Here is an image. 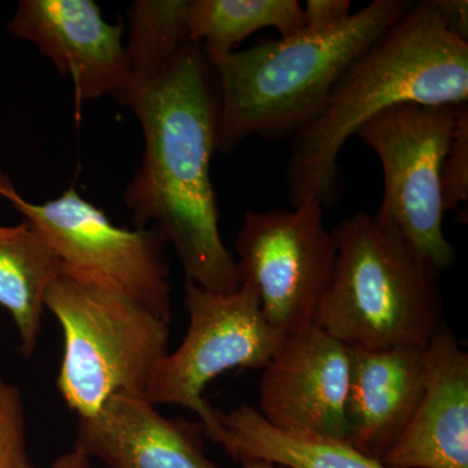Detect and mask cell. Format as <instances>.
<instances>
[{
	"label": "cell",
	"mask_w": 468,
	"mask_h": 468,
	"mask_svg": "<svg viewBox=\"0 0 468 468\" xmlns=\"http://www.w3.org/2000/svg\"><path fill=\"white\" fill-rule=\"evenodd\" d=\"M0 468H33L27 451L23 396L0 378Z\"/></svg>",
	"instance_id": "obj_19"
},
{
	"label": "cell",
	"mask_w": 468,
	"mask_h": 468,
	"mask_svg": "<svg viewBox=\"0 0 468 468\" xmlns=\"http://www.w3.org/2000/svg\"><path fill=\"white\" fill-rule=\"evenodd\" d=\"M349 353L347 442L381 462L401 439L423 396L424 347L349 346Z\"/></svg>",
	"instance_id": "obj_14"
},
{
	"label": "cell",
	"mask_w": 468,
	"mask_h": 468,
	"mask_svg": "<svg viewBox=\"0 0 468 468\" xmlns=\"http://www.w3.org/2000/svg\"><path fill=\"white\" fill-rule=\"evenodd\" d=\"M0 196L50 243L67 273L120 292L171 323L168 241L156 228L116 226L75 187L51 201H27L2 171Z\"/></svg>",
	"instance_id": "obj_6"
},
{
	"label": "cell",
	"mask_w": 468,
	"mask_h": 468,
	"mask_svg": "<svg viewBox=\"0 0 468 468\" xmlns=\"http://www.w3.org/2000/svg\"><path fill=\"white\" fill-rule=\"evenodd\" d=\"M446 27L461 39L468 42L467 0H435Z\"/></svg>",
	"instance_id": "obj_22"
},
{
	"label": "cell",
	"mask_w": 468,
	"mask_h": 468,
	"mask_svg": "<svg viewBox=\"0 0 468 468\" xmlns=\"http://www.w3.org/2000/svg\"><path fill=\"white\" fill-rule=\"evenodd\" d=\"M73 449L107 468H220L203 452L196 428L124 394L111 397L92 417L79 419Z\"/></svg>",
	"instance_id": "obj_13"
},
{
	"label": "cell",
	"mask_w": 468,
	"mask_h": 468,
	"mask_svg": "<svg viewBox=\"0 0 468 468\" xmlns=\"http://www.w3.org/2000/svg\"><path fill=\"white\" fill-rule=\"evenodd\" d=\"M119 101L143 126V160L124 194L135 226L165 234L194 284L236 292L241 277L221 239L211 180L220 98L207 55L187 42L165 76L129 89Z\"/></svg>",
	"instance_id": "obj_1"
},
{
	"label": "cell",
	"mask_w": 468,
	"mask_h": 468,
	"mask_svg": "<svg viewBox=\"0 0 468 468\" xmlns=\"http://www.w3.org/2000/svg\"><path fill=\"white\" fill-rule=\"evenodd\" d=\"M460 106L399 104L356 134L377 154L383 168L384 196L375 215L396 228L439 275L457 260V250L443 233L441 167Z\"/></svg>",
	"instance_id": "obj_7"
},
{
	"label": "cell",
	"mask_w": 468,
	"mask_h": 468,
	"mask_svg": "<svg viewBox=\"0 0 468 468\" xmlns=\"http://www.w3.org/2000/svg\"><path fill=\"white\" fill-rule=\"evenodd\" d=\"M8 32L36 45L70 77L77 109L104 95L120 101L131 86L124 24L107 23L92 0H23Z\"/></svg>",
	"instance_id": "obj_11"
},
{
	"label": "cell",
	"mask_w": 468,
	"mask_h": 468,
	"mask_svg": "<svg viewBox=\"0 0 468 468\" xmlns=\"http://www.w3.org/2000/svg\"><path fill=\"white\" fill-rule=\"evenodd\" d=\"M64 272L50 243L27 221L0 227V306L16 324L24 356L37 349L46 292Z\"/></svg>",
	"instance_id": "obj_16"
},
{
	"label": "cell",
	"mask_w": 468,
	"mask_h": 468,
	"mask_svg": "<svg viewBox=\"0 0 468 468\" xmlns=\"http://www.w3.org/2000/svg\"><path fill=\"white\" fill-rule=\"evenodd\" d=\"M441 197L445 212L468 201V101L458 110L451 147L443 158Z\"/></svg>",
	"instance_id": "obj_20"
},
{
	"label": "cell",
	"mask_w": 468,
	"mask_h": 468,
	"mask_svg": "<svg viewBox=\"0 0 468 468\" xmlns=\"http://www.w3.org/2000/svg\"><path fill=\"white\" fill-rule=\"evenodd\" d=\"M50 468H98L92 463V460L81 452L73 451L63 452L57 460L52 462Z\"/></svg>",
	"instance_id": "obj_23"
},
{
	"label": "cell",
	"mask_w": 468,
	"mask_h": 468,
	"mask_svg": "<svg viewBox=\"0 0 468 468\" xmlns=\"http://www.w3.org/2000/svg\"><path fill=\"white\" fill-rule=\"evenodd\" d=\"M64 335L58 393L79 419L116 394L146 399L168 356L169 323L109 288L64 272L45 297Z\"/></svg>",
	"instance_id": "obj_5"
},
{
	"label": "cell",
	"mask_w": 468,
	"mask_h": 468,
	"mask_svg": "<svg viewBox=\"0 0 468 468\" xmlns=\"http://www.w3.org/2000/svg\"><path fill=\"white\" fill-rule=\"evenodd\" d=\"M349 346L314 324L286 335L263 368L260 414L280 430L347 441Z\"/></svg>",
	"instance_id": "obj_10"
},
{
	"label": "cell",
	"mask_w": 468,
	"mask_h": 468,
	"mask_svg": "<svg viewBox=\"0 0 468 468\" xmlns=\"http://www.w3.org/2000/svg\"><path fill=\"white\" fill-rule=\"evenodd\" d=\"M241 463V468H286L279 466V464L271 463V462L258 460H243Z\"/></svg>",
	"instance_id": "obj_24"
},
{
	"label": "cell",
	"mask_w": 468,
	"mask_h": 468,
	"mask_svg": "<svg viewBox=\"0 0 468 468\" xmlns=\"http://www.w3.org/2000/svg\"><path fill=\"white\" fill-rule=\"evenodd\" d=\"M303 27V5L298 0H190L189 39L207 55L230 54L266 27L289 37Z\"/></svg>",
	"instance_id": "obj_17"
},
{
	"label": "cell",
	"mask_w": 468,
	"mask_h": 468,
	"mask_svg": "<svg viewBox=\"0 0 468 468\" xmlns=\"http://www.w3.org/2000/svg\"><path fill=\"white\" fill-rule=\"evenodd\" d=\"M350 0H307L303 7V29L322 32L341 26L351 16Z\"/></svg>",
	"instance_id": "obj_21"
},
{
	"label": "cell",
	"mask_w": 468,
	"mask_h": 468,
	"mask_svg": "<svg viewBox=\"0 0 468 468\" xmlns=\"http://www.w3.org/2000/svg\"><path fill=\"white\" fill-rule=\"evenodd\" d=\"M234 246L241 282L255 289L271 326L291 335L315 324L335 260V237L318 201L246 211Z\"/></svg>",
	"instance_id": "obj_9"
},
{
	"label": "cell",
	"mask_w": 468,
	"mask_h": 468,
	"mask_svg": "<svg viewBox=\"0 0 468 468\" xmlns=\"http://www.w3.org/2000/svg\"><path fill=\"white\" fill-rule=\"evenodd\" d=\"M468 101V42L446 27L435 0L414 3L347 67L322 111L291 138L285 186L292 207L340 201L338 155L363 125L399 104Z\"/></svg>",
	"instance_id": "obj_2"
},
{
	"label": "cell",
	"mask_w": 468,
	"mask_h": 468,
	"mask_svg": "<svg viewBox=\"0 0 468 468\" xmlns=\"http://www.w3.org/2000/svg\"><path fill=\"white\" fill-rule=\"evenodd\" d=\"M412 5L374 0L331 29H303L248 50L206 54L220 98L218 151L230 153L250 137L291 140L322 111L347 67Z\"/></svg>",
	"instance_id": "obj_3"
},
{
	"label": "cell",
	"mask_w": 468,
	"mask_h": 468,
	"mask_svg": "<svg viewBox=\"0 0 468 468\" xmlns=\"http://www.w3.org/2000/svg\"><path fill=\"white\" fill-rule=\"evenodd\" d=\"M332 234L335 266L315 324L347 346L426 347L445 324L439 273L375 214L356 212Z\"/></svg>",
	"instance_id": "obj_4"
},
{
	"label": "cell",
	"mask_w": 468,
	"mask_h": 468,
	"mask_svg": "<svg viewBox=\"0 0 468 468\" xmlns=\"http://www.w3.org/2000/svg\"><path fill=\"white\" fill-rule=\"evenodd\" d=\"M206 435L237 461L286 468H388L343 440L273 427L246 403L227 414L218 411V426Z\"/></svg>",
	"instance_id": "obj_15"
},
{
	"label": "cell",
	"mask_w": 468,
	"mask_h": 468,
	"mask_svg": "<svg viewBox=\"0 0 468 468\" xmlns=\"http://www.w3.org/2000/svg\"><path fill=\"white\" fill-rule=\"evenodd\" d=\"M426 384L388 468H468V354L443 324L424 347Z\"/></svg>",
	"instance_id": "obj_12"
},
{
	"label": "cell",
	"mask_w": 468,
	"mask_h": 468,
	"mask_svg": "<svg viewBox=\"0 0 468 468\" xmlns=\"http://www.w3.org/2000/svg\"><path fill=\"white\" fill-rule=\"evenodd\" d=\"M185 306L186 335L163 360L146 401L192 410L208 433L218 426V410L203 399L206 387L230 369H263L286 335L264 318L260 297L249 282L223 294L186 279Z\"/></svg>",
	"instance_id": "obj_8"
},
{
	"label": "cell",
	"mask_w": 468,
	"mask_h": 468,
	"mask_svg": "<svg viewBox=\"0 0 468 468\" xmlns=\"http://www.w3.org/2000/svg\"><path fill=\"white\" fill-rule=\"evenodd\" d=\"M189 9L190 0H135L129 5L124 26L129 89L151 84L168 72L190 42Z\"/></svg>",
	"instance_id": "obj_18"
}]
</instances>
